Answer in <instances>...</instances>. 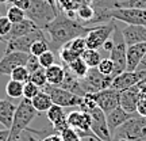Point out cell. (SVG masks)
Returning <instances> with one entry per match:
<instances>
[{
    "label": "cell",
    "instance_id": "6da1fadb",
    "mask_svg": "<svg viewBox=\"0 0 146 141\" xmlns=\"http://www.w3.org/2000/svg\"><path fill=\"white\" fill-rule=\"evenodd\" d=\"M94 27H87L85 25L78 23L72 18H69L66 14H58L56 19L46 27L45 33L49 34L50 41L49 43L52 45V50H58L61 46L69 41H72L73 38L81 35H87Z\"/></svg>",
    "mask_w": 146,
    "mask_h": 141
},
{
    "label": "cell",
    "instance_id": "7a4b0ae2",
    "mask_svg": "<svg viewBox=\"0 0 146 141\" xmlns=\"http://www.w3.org/2000/svg\"><path fill=\"white\" fill-rule=\"evenodd\" d=\"M38 111H36L31 105L30 99H23L19 102V105L16 106L15 114H14V120H12V125L10 128V141H19L21 140L22 133L29 129V125L34 118L36 117Z\"/></svg>",
    "mask_w": 146,
    "mask_h": 141
},
{
    "label": "cell",
    "instance_id": "3957f363",
    "mask_svg": "<svg viewBox=\"0 0 146 141\" xmlns=\"http://www.w3.org/2000/svg\"><path fill=\"white\" fill-rule=\"evenodd\" d=\"M57 15L58 11L56 5H52L47 0H31V4L26 11L27 19H30L39 30L43 31Z\"/></svg>",
    "mask_w": 146,
    "mask_h": 141
},
{
    "label": "cell",
    "instance_id": "277c9868",
    "mask_svg": "<svg viewBox=\"0 0 146 141\" xmlns=\"http://www.w3.org/2000/svg\"><path fill=\"white\" fill-rule=\"evenodd\" d=\"M125 138L127 141H143L146 140V117L133 115L122 126L115 130L112 141Z\"/></svg>",
    "mask_w": 146,
    "mask_h": 141
},
{
    "label": "cell",
    "instance_id": "5b68a950",
    "mask_svg": "<svg viewBox=\"0 0 146 141\" xmlns=\"http://www.w3.org/2000/svg\"><path fill=\"white\" fill-rule=\"evenodd\" d=\"M112 41L114 46L110 52V58L114 63V76H118L122 72L126 71V50L127 45L125 42V38L122 35V30L118 26H115V30L112 33Z\"/></svg>",
    "mask_w": 146,
    "mask_h": 141
},
{
    "label": "cell",
    "instance_id": "8992f818",
    "mask_svg": "<svg viewBox=\"0 0 146 141\" xmlns=\"http://www.w3.org/2000/svg\"><path fill=\"white\" fill-rule=\"evenodd\" d=\"M42 90L46 94H49V96L52 98L53 105L61 106V107H80L83 105V98L81 96L73 94V92L60 87V86L46 84Z\"/></svg>",
    "mask_w": 146,
    "mask_h": 141
},
{
    "label": "cell",
    "instance_id": "52a82bcc",
    "mask_svg": "<svg viewBox=\"0 0 146 141\" xmlns=\"http://www.w3.org/2000/svg\"><path fill=\"white\" fill-rule=\"evenodd\" d=\"M69 128H72L76 130L80 138H94L98 140V137L95 136V133L91 129V117L88 113H85L83 110H74L70 111L66 115Z\"/></svg>",
    "mask_w": 146,
    "mask_h": 141
},
{
    "label": "cell",
    "instance_id": "ba28073f",
    "mask_svg": "<svg viewBox=\"0 0 146 141\" xmlns=\"http://www.w3.org/2000/svg\"><path fill=\"white\" fill-rule=\"evenodd\" d=\"M112 21L125 22L126 25H141L146 27V8L115 7L108 12Z\"/></svg>",
    "mask_w": 146,
    "mask_h": 141
},
{
    "label": "cell",
    "instance_id": "9c48e42d",
    "mask_svg": "<svg viewBox=\"0 0 146 141\" xmlns=\"http://www.w3.org/2000/svg\"><path fill=\"white\" fill-rule=\"evenodd\" d=\"M114 76H106L98 71V68H89L87 76L81 79V87L87 92H98L102 90L110 88Z\"/></svg>",
    "mask_w": 146,
    "mask_h": 141
},
{
    "label": "cell",
    "instance_id": "30bf717a",
    "mask_svg": "<svg viewBox=\"0 0 146 141\" xmlns=\"http://www.w3.org/2000/svg\"><path fill=\"white\" fill-rule=\"evenodd\" d=\"M46 38L45 37V31L43 30H35V31H31L26 34V35L18 37L15 39H11V41L7 42V46H5L4 54H8V53L12 52H21V53H26V54H30V49H31V45L38 39H43Z\"/></svg>",
    "mask_w": 146,
    "mask_h": 141
},
{
    "label": "cell",
    "instance_id": "8fae6325",
    "mask_svg": "<svg viewBox=\"0 0 146 141\" xmlns=\"http://www.w3.org/2000/svg\"><path fill=\"white\" fill-rule=\"evenodd\" d=\"M85 113H88L91 117V129L95 133V136L98 137V140L103 141H112V136L108 130L107 126V120H106V114L102 109L98 106H95L92 109L83 110Z\"/></svg>",
    "mask_w": 146,
    "mask_h": 141
},
{
    "label": "cell",
    "instance_id": "7c38bea8",
    "mask_svg": "<svg viewBox=\"0 0 146 141\" xmlns=\"http://www.w3.org/2000/svg\"><path fill=\"white\" fill-rule=\"evenodd\" d=\"M116 23L115 21L108 22L107 25L103 26H95L91 31L85 35V42H87V49H95L99 50L100 47L104 45V42L111 38L112 33L115 30Z\"/></svg>",
    "mask_w": 146,
    "mask_h": 141
},
{
    "label": "cell",
    "instance_id": "4fadbf2b",
    "mask_svg": "<svg viewBox=\"0 0 146 141\" xmlns=\"http://www.w3.org/2000/svg\"><path fill=\"white\" fill-rule=\"evenodd\" d=\"M89 94L94 98L96 106L103 110L106 115L119 106L120 91H118V90H114L110 87V88L102 90V91H98V92H89Z\"/></svg>",
    "mask_w": 146,
    "mask_h": 141
},
{
    "label": "cell",
    "instance_id": "5bb4252c",
    "mask_svg": "<svg viewBox=\"0 0 146 141\" xmlns=\"http://www.w3.org/2000/svg\"><path fill=\"white\" fill-rule=\"evenodd\" d=\"M145 76H146V71H134V72L125 71V72H122L120 75L114 78L112 84H111V88L118 90V91L126 90L129 87L139 84L145 79Z\"/></svg>",
    "mask_w": 146,
    "mask_h": 141
},
{
    "label": "cell",
    "instance_id": "9a60e30c",
    "mask_svg": "<svg viewBox=\"0 0 146 141\" xmlns=\"http://www.w3.org/2000/svg\"><path fill=\"white\" fill-rule=\"evenodd\" d=\"M139 99H141V90H139V84H137V86H133V87L120 91L119 106L125 111L134 114L137 113V105H138Z\"/></svg>",
    "mask_w": 146,
    "mask_h": 141
},
{
    "label": "cell",
    "instance_id": "2e32d148",
    "mask_svg": "<svg viewBox=\"0 0 146 141\" xmlns=\"http://www.w3.org/2000/svg\"><path fill=\"white\" fill-rule=\"evenodd\" d=\"M29 58V54L21 52H12L8 54H4L0 58V75H7L10 76L11 72L16 67L26 65V61Z\"/></svg>",
    "mask_w": 146,
    "mask_h": 141
},
{
    "label": "cell",
    "instance_id": "e0dca14e",
    "mask_svg": "<svg viewBox=\"0 0 146 141\" xmlns=\"http://www.w3.org/2000/svg\"><path fill=\"white\" fill-rule=\"evenodd\" d=\"M145 53H146V42L127 46V50H126V71H130V72L137 71Z\"/></svg>",
    "mask_w": 146,
    "mask_h": 141
},
{
    "label": "cell",
    "instance_id": "ac0fdd59",
    "mask_svg": "<svg viewBox=\"0 0 146 141\" xmlns=\"http://www.w3.org/2000/svg\"><path fill=\"white\" fill-rule=\"evenodd\" d=\"M135 114L137 113H134V114L127 113V111H125L120 106H118V107L114 109L112 111H110L108 114L106 115V120H107V126H108V130H110V133H111V136H114L115 130Z\"/></svg>",
    "mask_w": 146,
    "mask_h": 141
},
{
    "label": "cell",
    "instance_id": "d6986e66",
    "mask_svg": "<svg viewBox=\"0 0 146 141\" xmlns=\"http://www.w3.org/2000/svg\"><path fill=\"white\" fill-rule=\"evenodd\" d=\"M122 35L125 38L127 46L146 42V27L141 25H127L122 30Z\"/></svg>",
    "mask_w": 146,
    "mask_h": 141
},
{
    "label": "cell",
    "instance_id": "ffe728a7",
    "mask_svg": "<svg viewBox=\"0 0 146 141\" xmlns=\"http://www.w3.org/2000/svg\"><path fill=\"white\" fill-rule=\"evenodd\" d=\"M38 30V27L33 23L30 19H23L22 22H18V23H12V27H11V31L8 33V35L5 37V43L11 39H15L18 37L26 35L29 33Z\"/></svg>",
    "mask_w": 146,
    "mask_h": 141
},
{
    "label": "cell",
    "instance_id": "44dd1931",
    "mask_svg": "<svg viewBox=\"0 0 146 141\" xmlns=\"http://www.w3.org/2000/svg\"><path fill=\"white\" fill-rule=\"evenodd\" d=\"M64 67H65V65H64ZM60 87L68 90V91L78 95V96H81V98L85 95V91H84L83 87H81V80H80L77 76H74L66 67H65V78H64V82Z\"/></svg>",
    "mask_w": 146,
    "mask_h": 141
},
{
    "label": "cell",
    "instance_id": "7402d4cb",
    "mask_svg": "<svg viewBox=\"0 0 146 141\" xmlns=\"http://www.w3.org/2000/svg\"><path fill=\"white\" fill-rule=\"evenodd\" d=\"M16 106L8 99H0V124L5 129H10L12 125L14 114H15Z\"/></svg>",
    "mask_w": 146,
    "mask_h": 141
},
{
    "label": "cell",
    "instance_id": "603a6c76",
    "mask_svg": "<svg viewBox=\"0 0 146 141\" xmlns=\"http://www.w3.org/2000/svg\"><path fill=\"white\" fill-rule=\"evenodd\" d=\"M47 79V84L50 86H61L65 78V67L60 65V64H53L49 68L45 69Z\"/></svg>",
    "mask_w": 146,
    "mask_h": 141
},
{
    "label": "cell",
    "instance_id": "cb8c5ba5",
    "mask_svg": "<svg viewBox=\"0 0 146 141\" xmlns=\"http://www.w3.org/2000/svg\"><path fill=\"white\" fill-rule=\"evenodd\" d=\"M31 105L38 113H43V111L46 113L47 110L52 107L53 102H52V98L49 96V94H46L43 90H41L31 99Z\"/></svg>",
    "mask_w": 146,
    "mask_h": 141
},
{
    "label": "cell",
    "instance_id": "d4e9b609",
    "mask_svg": "<svg viewBox=\"0 0 146 141\" xmlns=\"http://www.w3.org/2000/svg\"><path fill=\"white\" fill-rule=\"evenodd\" d=\"M65 67H66V68H68L69 71H70L73 75H74V76H77L80 80L85 78V76H87V73H88V71H89L88 65L84 63V60L81 57L74 58L72 63L66 64Z\"/></svg>",
    "mask_w": 146,
    "mask_h": 141
},
{
    "label": "cell",
    "instance_id": "484cf974",
    "mask_svg": "<svg viewBox=\"0 0 146 141\" xmlns=\"http://www.w3.org/2000/svg\"><path fill=\"white\" fill-rule=\"evenodd\" d=\"M80 57L84 60V63L88 65V68H96L102 61V54L99 50L95 49H85L83 52V54Z\"/></svg>",
    "mask_w": 146,
    "mask_h": 141
},
{
    "label": "cell",
    "instance_id": "4316f807",
    "mask_svg": "<svg viewBox=\"0 0 146 141\" xmlns=\"http://www.w3.org/2000/svg\"><path fill=\"white\" fill-rule=\"evenodd\" d=\"M5 94L11 99H19L23 96V83L10 80L5 86Z\"/></svg>",
    "mask_w": 146,
    "mask_h": 141
},
{
    "label": "cell",
    "instance_id": "83f0119b",
    "mask_svg": "<svg viewBox=\"0 0 146 141\" xmlns=\"http://www.w3.org/2000/svg\"><path fill=\"white\" fill-rule=\"evenodd\" d=\"M68 47L73 52V54L76 56V57H80L83 52L87 49V42H85V37L81 35V37H76V38H73L72 41H69L68 43Z\"/></svg>",
    "mask_w": 146,
    "mask_h": 141
},
{
    "label": "cell",
    "instance_id": "f1b7e54d",
    "mask_svg": "<svg viewBox=\"0 0 146 141\" xmlns=\"http://www.w3.org/2000/svg\"><path fill=\"white\" fill-rule=\"evenodd\" d=\"M46 117L50 125H56L57 122H60L61 120H64L66 115H65V111H64V107L57 105H52V107L46 111Z\"/></svg>",
    "mask_w": 146,
    "mask_h": 141
},
{
    "label": "cell",
    "instance_id": "f546056e",
    "mask_svg": "<svg viewBox=\"0 0 146 141\" xmlns=\"http://www.w3.org/2000/svg\"><path fill=\"white\" fill-rule=\"evenodd\" d=\"M11 80H15V82H19V83H26L30 80V73L27 71V68L25 65H22V67H16L10 75Z\"/></svg>",
    "mask_w": 146,
    "mask_h": 141
},
{
    "label": "cell",
    "instance_id": "4dcf8cb0",
    "mask_svg": "<svg viewBox=\"0 0 146 141\" xmlns=\"http://www.w3.org/2000/svg\"><path fill=\"white\" fill-rule=\"evenodd\" d=\"M7 18L10 19L12 23H18V22H22L23 19H26V12L23 10H21L19 7H16V5H11L7 8Z\"/></svg>",
    "mask_w": 146,
    "mask_h": 141
},
{
    "label": "cell",
    "instance_id": "1f68e13d",
    "mask_svg": "<svg viewBox=\"0 0 146 141\" xmlns=\"http://www.w3.org/2000/svg\"><path fill=\"white\" fill-rule=\"evenodd\" d=\"M49 49H50V43H49V41H47L46 38H43V39H38V41H35L31 45L30 54L39 57L42 53H45L46 50H49Z\"/></svg>",
    "mask_w": 146,
    "mask_h": 141
},
{
    "label": "cell",
    "instance_id": "d6a6232c",
    "mask_svg": "<svg viewBox=\"0 0 146 141\" xmlns=\"http://www.w3.org/2000/svg\"><path fill=\"white\" fill-rule=\"evenodd\" d=\"M77 16L80 21H83L85 25H88L92 22L95 16V10L92 5H83V7H80L77 11Z\"/></svg>",
    "mask_w": 146,
    "mask_h": 141
},
{
    "label": "cell",
    "instance_id": "836d02e7",
    "mask_svg": "<svg viewBox=\"0 0 146 141\" xmlns=\"http://www.w3.org/2000/svg\"><path fill=\"white\" fill-rule=\"evenodd\" d=\"M30 82H33L35 86H38L41 90L43 88V87L47 84V79H46L45 69L39 68V69H36L35 72H33L31 75H30Z\"/></svg>",
    "mask_w": 146,
    "mask_h": 141
},
{
    "label": "cell",
    "instance_id": "e575fe53",
    "mask_svg": "<svg viewBox=\"0 0 146 141\" xmlns=\"http://www.w3.org/2000/svg\"><path fill=\"white\" fill-rule=\"evenodd\" d=\"M98 71H99L102 75H106V76H114V63L111 61V58H102L100 64L96 67ZM115 78V76H114Z\"/></svg>",
    "mask_w": 146,
    "mask_h": 141
},
{
    "label": "cell",
    "instance_id": "d590c367",
    "mask_svg": "<svg viewBox=\"0 0 146 141\" xmlns=\"http://www.w3.org/2000/svg\"><path fill=\"white\" fill-rule=\"evenodd\" d=\"M38 60H39V64H41V68L46 69L56 63V56H54V52L52 49H49L45 53H42L41 56L38 57Z\"/></svg>",
    "mask_w": 146,
    "mask_h": 141
},
{
    "label": "cell",
    "instance_id": "8d00e7d4",
    "mask_svg": "<svg viewBox=\"0 0 146 141\" xmlns=\"http://www.w3.org/2000/svg\"><path fill=\"white\" fill-rule=\"evenodd\" d=\"M41 90H39V87L38 86H35V84L33 83V82H26V83L23 84V98H26V99H30L31 100L34 96H35L38 92H39Z\"/></svg>",
    "mask_w": 146,
    "mask_h": 141
},
{
    "label": "cell",
    "instance_id": "74e56055",
    "mask_svg": "<svg viewBox=\"0 0 146 141\" xmlns=\"http://www.w3.org/2000/svg\"><path fill=\"white\" fill-rule=\"evenodd\" d=\"M116 7H130V8H146V0H125V1H118Z\"/></svg>",
    "mask_w": 146,
    "mask_h": 141
},
{
    "label": "cell",
    "instance_id": "f35d334b",
    "mask_svg": "<svg viewBox=\"0 0 146 141\" xmlns=\"http://www.w3.org/2000/svg\"><path fill=\"white\" fill-rule=\"evenodd\" d=\"M12 27V22L7 18V16H0V35L5 39V37L8 35Z\"/></svg>",
    "mask_w": 146,
    "mask_h": 141
},
{
    "label": "cell",
    "instance_id": "ab89813d",
    "mask_svg": "<svg viewBox=\"0 0 146 141\" xmlns=\"http://www.w3.org/2000/svg\"><path fill=\"white\" fill-rule=\"evenodd\" d=\"M29 71V73L31 75L33 72H35L36 69L41 68V64H39V60L36 56H33V54H29V58H27L26 61V65H25Z\"/></svg>",
    "mask_w": 146,
    "mask_h": 141
},
{
    "label": "cell",
    "instance_id": "60d3db41",
    "mask_svg": "<svg viewBox=\"0 0 146 141\" xmlns=\"http://www.w3.org/2000/svg\"><path fill=\"white\" fill-rule=\"evenodd\" d=\"M60 136L62 138V141H81V138L78 137V134L76 133L74 129L72 128H68V129H65L60 133Z\"/></svg>",
    "mask_w": 146,
    "mask_h": 141
},
{
    "label": "cell",
    "instance_id": "b9f144b4",
    "mask_svg": "<svg viewBox=\"0 0 146 141\" xmlns=\"http://www.w3.org/2000/svg\"><path fill=\"white\" fill-rule=\"evenodd\" d=\"M137 114L141 115V117H146V99H143V98H141V99L138 100Z\"/></svg>",
    "mask_w": 146,
    "mask_h": 141
},
{
    "label": "cell",
    "instance_id": "7bdbcfd3",
    "mask_svg": "<svg viewBox=\"0 0 146 141\" xmlns=\"http://www.w3.org/2000/svg\"><path fill=\"white\" fill-rule=\"evenodd\" d=\"M30 4H31V0H18L14 5L19 7L21 10H23L25 12H26V11L29 10V7H30Z\"/></svg>",
    "mask_w": 146,
    "mask_h": 141
},
{
    "label": "cell",
    "instance_id": "ee69618b",
    "mask_svg": "<svg viewBox=\"0 0 146 141\" xmlns=\"http://www.w3.org/2000/svg\"><path fill=\"white\" fill-rule=\"evenodd\" d=\"M42 141H62L60 134H49L45 138H42Z\"/></svg>",
    "mask_w": 146,
    "mask_h": 141
},
{
    "label": "cell",
    "instance_id": "f6af8a7d",
    "mask_svg": "<svg viewBox=\"0 0 146 141\" xmlns=\"http://www.w3.org/2000/svg\"><path fill=\"white\" fill-rule=\"evenodd\" d=\"M112 46H114V41H112V38H110V39H107V41L104 42V45H103L102 47L110 53V52H111V49H112Z\"/></svg>",
    "mask_w": 146,
    "mask_h": 141
},
{
    "label": "cell",
    "instance_id": "bcb514c9",
    "mask_svg": "<svg viewBox=\"0 0 146 141\" xmlns=\"http://www.w3.org/2000/svg\"><path fill=\"white\" fill-rule=\"evenodd\" d=\"M10 137V129L5 130H0V141H7Z\"/></svg>",
    "mask_w": 146,
    "mask_h": 141
},
{
    "label": "cell",
    "instance_id": "7dc6e473",
    "mask_svg": "<svg viewBox=\"0 0 146 141\" xmlns=\"http://www.w3.org/2000/svg\"><path fill=\"white\" fill-rule=\"evenodd\" d=\"M137 71H146V53L143 54V57H142L141 63H139V65H138Z\"/></svg>",
    "mask_w": 146,
    "mask_h": 141
},
{
    "label": "cell",
    "instance_id": "c3c4849f",
    "mask_svg": "<svg viewBox=\"0 0 146 141\" xmlns=\"http://www.w3.org/2000/svg\"><path fill=\"white\" fill-rule=\"evenodd\" d=\"M4 1H5V3H10V4H15L18 0H4Z\"/></svg>",
    "mask_w": 146,
    "mask_h": 141
},
{
    "label": "cell",
    "instance_id": "681fc988",
    "mask_svg": "<svg viewBox=\"0 0 146 141\" xmlns=\"http://www.w3.org/2000/svg\"><path fill=\"white\" fill-rule=\"evenodd\" d=\"M0 42H5V39H4V38H3L1 35H0Z\"/></svg>",
    "mask_w": 146,
    "mask_h": 141
},
{
    "label": "cell",
    "instance_id": "f907efd6",
    "mask_svg": "<svg viewBox=\"0 0 146 141\" xmlns=\"http://www.w3.org/2000/svg\"><path fill=\"white\" fill-rule=\"evenodd\" d=\"M3 3H5L4 0H0V4H3Z\"/></svg>",
    "mask_w": 146,
    "mask_h": 141
},
{
    "label": "cell",
    "instance_id": "816d5d0a",
    "mask_svg": "<svg viewBox=\"0 0 146 141\" xmlns=\"http://www.w3.org/2000/svg\"><path fill=\"white\" fill-rule=\"evenodd\" d=\"M118 141H127V140H125V138H122V140H118Z\"/></svg>",
    "mask_w": 146,
    "mask_h": 141
},
{
    "label": "cell",
    "instance_id": "f5cc1de1",
    "mask_svg": "<svg viewBox=\"0 0 146 141\" xmlns=\"http://www.w3.org/2000/svg\"><path fill=\"white\" fill-rule=\"evenodd\" d=\"M96 141H103V140H96Z\"/></svg>",
    "mask_w": 146,
    "mask_h": 141
},
{
    "label": "cell",
    "instance_id": "db71d44e",
    "mask_svg": "<svg viewBox=\"0 0 146 141\" xmlns=\"http://www.w3.org/2000/svg\"><path fill=\"white\" fill-rule=\"evenodd\" d=\"M7 141H10V140H7Z\"/></svg>",
    "mask_w": 146,
    "mask_h": 141
}]
</instances>
